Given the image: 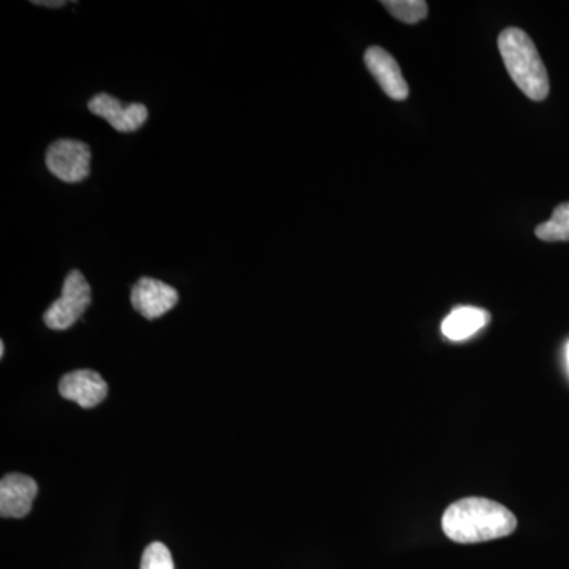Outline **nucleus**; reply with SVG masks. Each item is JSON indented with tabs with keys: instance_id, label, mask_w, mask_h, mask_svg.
I'll list each match as a JSON object with an SVG mask.
<instances>
[{
	"instance_id": "1",
	"label": "nucleus",
	"mask_w": 569,
	"mask_h": 569,
	"mask_svg": "<svg viewBox=\"0 0 569 569\" xmlns=\"http://www.w3.org/2000/svg\"><path fill=\"white\" fill-rule=\"evenodd\" d=\"M445 535L459 545L492 541L509 537L518 529V519L503 505L489 498H462L445 511Z\"/></svg>"
},
{
	"instance_id": "2",
	"label": "nucleus",
	"mask_w": 569,
	"mask_h": 569,
	"mask_svg": "<svg viewBox=\"0 0 569 569\" xmlns=\"http://www.w3.org/2000/svg\"><path fill=\"white\" fill-rule=\"evenodd\" d=\"M498 51L509 77L535 102L549 96V74L533 40L522 29L508 28L498 36Z\"/></svg>"
},
{
	"instance_id": "3",
	"label": "nucleus",
	"mask_w": 569,
	"mask_h": 569,
	"mask_svg": "<svg viewBox=\"0 0 569 569\" xmlns=\"http://www.w3.org/2000/svg\"><path fill=\"white\" fill-rule=\"evenodd\" d=\"M92 301L91 287L80 271H71L63 282L62 295L44 312V325L54 331H63L77 323Z\"/></svg>"
},
{
	"instance_id": "4",
	"label": "nucleus",
	"mask_w": 569,
	"mask_h": 569,
	"mask_svg": "<svg viewBox=\"0 0 569 569\" xmlns=\"http://www.w3.org/2000/svg\"><path fill=\"white\" fill-rule=\"evenodd\" d=\"M47 167L63 182L84 181L91 173V149L86 142L77 140L52 142L47 152Z\"/></svg>"
},
{
	"instance_id": "5",
	"label": "nucleus",
	"mask_w": 569,
	"mask_h": 569,
	"mask_svg": "<svg viewBox=\"0 0 569 569\" xmlns=\"http://www.w3.org/2000/svg\"><path fill=\"white\" fill-rule=\"evenodd\" d=\"M89 111L103 118L112 129L121 133L140 130L148 121V108L141 103L123 104L110 93H99L89 102Z\"/></svg>"
},
{
	"instance_id": "6",
	"label": "nucleus",
	"mask_w": 569,
	"mask_h": 569,
	"mask_svg": "<svg viewBox=\"0 0 569 569\" xmlns=\"http://www.w3.org/2000/svg\"><path fill=\"white\" fill-rule=\"evenodd\" d=\"M179 295L171 284L162 280L142 277L133 284L132 306L138 313L148 320L164 316L178 305Z\"/></svg>"
},
{
	"instance_id": "7",
	"label": "nucleus",
	"mask_w": 569,
	"mask_h": 569,
	"mask_svg": "<svg viewBox=\"0 0 569 569\" xmlns=\"http://www.w3.org/2000/svg\"><path fill=\"white\" fill-rule=\"evenodd\" d=\"M37 482L26 475L11 473L0 482V516L21 519L31 512L37 497Z\"/></svg>"
},
{
	"instance_id": "8",
	"label": "nucleus",
	"mask_w": 569,
	"mask_h": 569,
	"mask_svg": "<svg viewBox=\"0 0 569 569\" xmlns=\"http://www.w3.org/2000/svg\"><path fill=\"white\" fill-rule=\"evenodd\" d=\"M63 399L77 402L82 408H93L108 396L107 381L93 370H74L63 376L59 383Z\"/></svg>"
},
{
	"instance_id": "9",
	"label": "nucleus",
	"mask_w": 569,
	"mask_h": 569,
	"mask_svg": "<svg viewBox=\"0 0 569 569\" xmlns=\"http://www.w3.org/2000/svg\"><path fill=\"white\" fill-rule=\"evenodd\" d=\"M365 62L383 92L392 100H406L408 97V84L403 78L399 63L387 50L380 47H370L366 51Z\"/></svg>"
},
{
	"instance_id": "10",
	"label": "nucleus",
	"mask_w": 569,
	"mask_h": 569,
	"mask_svg": "<svg viewBox=\"0 0 569 569\" xmlns=\"http://www.w3.org/2000/svg\"><path fill=\"white\" fill-rule=\"evenodd\" d=\"M490 320V316L486 310L477 309V307H459L452 310L447 320L441 325V331L449 340H466L468 337L477 335L479 329L485 328Z\"/></svg>"
},
{
	"instance_id": "11",
	"label": "nucleus",
	"mask_w": 569,
	"mask_h": 569,
	"mask_svg": "<svg viewBox=\"0 0 569 569\" xmlns=\"http://www.w3.org/2000/svg\"><path fill=\"white\" fill-rule=\"evenodd\" d=\"M535 234L545 242L569 241V203L557 206L548 222L538 224Z\"/></svg>"
},
{
	"instance_id": "12",
	"label": "nucleus",
	"mask_w": 569,
	"mask_h": 569,
	"mask_svg": "<svg viewBox=\"0 0 569 569\" xmlns=\"http://www.w3.org/2000/svg\"><path fill=\"white\" fill-rule=\"evenodd\" d=\"M381 6H383L396 20L407 22V24H415V22L422 21L427 17V13H429L427 3L422 2V0H388V2H381Z\"/></svg>"
},
{
	"instance_id": "13",
	"label": "nucleus",
	"mask_w": 569,
	"mask_h": 569,
	"mask_svg": "<svg viewBox=\"0 0 569 569\" xmlns=\"http://www.w3.org/2000/svg\"><path fill=\"white\" fill-rule=\"evenodd\" d=\"M141 569H174L170 549L162 542H152L142 552Z\"/></svg>"
},
{
	"instance_id": "14",
	"label": "nucleus",
	"mask_w": 569,
	"mask_h": 569,
	"mask_svg": "<svg viewBox=\"0 0 569 569\" xmlns=\"http://www.w3.org/2000/svg\"><path fill=\"white\" fill-rule=\"evenodd\" d=\"M36 6H43V7H52V9H56V7H63L66 6V2H33Z\"/></svg>"
},
{
	"instance_id": "15",
	"label": "nucleus",
	"mask_w": 569,
	"mask_h": 569,
	"mask_svg": "<svg viewBox=\"0 0 569 569\" xmlns=\"http://www.w3.org/2000/svg\"><path fill=\"white\" fill-rule=\"evenodd\" d=\"M0 356H2V358L6 356V346H3V342L0 343Z\"/></svg>"
},
{
	"instance_id": "16",
	"label": "nucleus",
	"mask_w": 569,
	"mask_h": 569,
	"mask_svg": "<svg viewBox=\"0 0 569 569\" xmlns=\"http://www.w3.org/2000/svg\"><path fill=\"white\" fill-rule=\"evenodd\" d=\"M567 361H568V369H569V342H568V346H567Z\"/></svg>"
}]
</instances>
